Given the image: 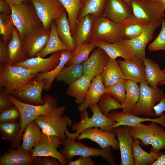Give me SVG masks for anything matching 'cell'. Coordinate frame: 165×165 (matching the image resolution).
<instances>
[{"instance_id": "cell-1", "label": "cell", "mask_w": 165, "mask_h": 165, "mask_svg": "<svg viewBox=\"0 0 165 165\" xmlns=\"http://www.w3.org/2000/svg\"><path fill=\"white\" fill-rule=\"evenodd\" d=\"M8 96L11 101L19 109L20 114V129L15 140L12 143V148H17L20 145L22 136L27 125L37 116L51 114L58 107L57 100L49 94L43 97L45 101L43 105H36L26 103L17 99L10 94Z\"/></svg>"}, {"instance_id": "cell-2", "label": "cell", "mask_w": 165, "mask_h": 165, "mask_svg": "<svg viewBox=\"0 0 165 165\" xmlns=\"http://www.w3.org/2000/svg\"><path fill=\"white\" fill-rule=\"evenodd\" d=\"M10 5L12 9V19L21 40L30 32L43 27L31 2V4L28 1L19 5Z\"/></svg>"}, {"instance_id": "cell-3", "label": "cell", "mask_w": 165, "mask_h": 165, "mask_svg": "<svg viewBox=\"0 0 165 165\" xmlns=\"http://www.w3.org/2000/svg\"><path fill=\"white\" fill-rule=\"evenodd\" d=\"M89 108L92 112V116L89 117L88 112L87 110L81 112L80 121L72 125V130L76 132L72 133L67 129H66L65 132L66 137L75 140L78 138L83 130L95 127H99L103 131L112 130L111 127L116 124V122L104 115L99 109L97 104L90 106Z\"/></svg>"}, {"instance_id": "cell-4", "label": "cell", "mask_w": 165, "mask_h": 165, "mask_svg": "<svg viewBox=\"0 0 165 165\" xmlns=\"http://www.w3.org/2000/svg\"><path fill=\"white\" fill-rule=\"evenodd\" d=\"M151 122L128 127L134 139L140 140L145 146L151 145L150 151L157 152L165 149V130L158 123Z\"/></svg>"}, {"instance_id": "cell-5", "label": "cell", "mask_w": 165, "mask_h": 165, "mask_svg": "<svg viewBox=\"0 0 165 165\" xmlns=\"http://www.w3.org/2000/svg\"><path fill=\"white\" fill-rule=\"evenodd\" d=\"M66 108L65 105L58 107L50 115L39 116L34 120L42 132L49 135L57 136L63 142L66 138L65 132L67 126L72 124V120L67 114L63 116Z\"/></svg>"}, {"instance_id": "cell-6", "label": "cell", "mask_w": 165, "mask_h": 165, "mask_svg": "<svg viewBox=\"0 0 165 165\" xmlns=\"http://www.w3.org/2000/svg\"><path fill=\"white\" fill-rule=\"evenodd\" d=\"M0 85L9 94L28 83L37 74L34 70L9 64L0 65Z\"/></svg>"}, {"instance_id": "cell-7", "label": "cell", "mask_w": 165, "mask_h": 165, "mask_svg": "<svg viewBox=\"0 0 165 165\" xmlns=\"http://www.w3.org/2000/svg\"><path fill=\"white\" fill-rule=\"evenodd\" d=\"M63 148L59 152L69 163L75 156H101L109 164L115 165L116 163L111 152V147L105 148H97L86 146L80 142L66 137L63 141Z\"/></svg>"}, {"instance_id": "cell-8", "label": "cell", "mask_w": 165, "mask_h": 165, "mask_svg": "<svg viewBox=\"0 0 165 165\" xmlns=\"http://www.w3.org/2000/svg\"><path fill=\"white\" fill-rule=\"evenodd\" d=\"M140 93L136 108L132 113L137 116L155 117L153 108L164 96L163 92L158 87H151L146 82L139 83Z\"/></svg>"}, {"instance_id": "cell-9", "label": "cell", "mask_w": 165, "mask_h": 165, "mask_svg": "<svg viewBox=\"0 0 165 165\" xmlns=\"http://www.w3.org/2000/svg\"><path fill=\"white\" fill-rule=\"evenodd\" d=\"M133 14L148 24L162 22L165 9L161 3L151 0H130Z\"/></svg>"}, {"instance_id": "cell-10", "label": "cell", "mask_w": 165, "mask_h": 165, "mask_svg": "<svg viewBox=\"0 0 165 165\" xmlns=\"http://www.w3.org/2000/svg\"><path fill=\"white\" fill-rule=\"evenodd\" d=\"M119 28L120 24L103 15L96 17L90 42L97 41L110 43L118 42L122 39Z\"/></svg>"}, {"instance_id": "cell-11", "label": "cell", "mask_w": 165, "mask_h": 165, "mask_svg": "<svg viewBox=\"0 0 165 165\" xmlns=\"http://www.w3.org/2000/svg\"><path fill=\"white\" fill-rule=\"evenodd\" d=\"M34 6L43 27L50 30L52 23L66 11L59 0H30Z\"/></svg>"}, {"instance_id": "cell-12", "label": "cell", "mask_w": 165, "mask_h": 165, "mask_svg": "<svg viewBox=\"0 0 165 165\" xmlns=\"http://www.w3.org/2000/svg\"><path fill=\"white\" fill-rule=\"evenodd\" d=\"M63 142L58 137L48 135L42 132L41 137L30 153L34 157L36 156H51L56 158L61 165L68 164L65 157L58 151Z\"/></svg>"}, {"instance_id": "cell-13", "label": "cell", "mask_w": 165, "mask_h": 165, "mask_svg": "<svg viewBox=\"0 0 165 165\" xmlns=\"http://www.w3.org/2000/svg\"><path fill=\"white\" fill-rule=\"evenodd\" d=\"M44 80H37L34 79L20 87L12 91L10 94L18 100L28 104L44 105L45 101L42 97L44 90Z\"/></svg>"}, {"instance_id": "cell-14", "label": "cell", "mask_w": 165, "mask_h": 165, "mask_svg": "<svg viewBox=\"0 0 165 165\" xmlns=\"http://www.w3.org/2000/svg\"><path fill=\"white\" fill-rule=\"evenodd\" d=\"M50 34V30L41 28L30 32L21 40L27 59L37 57L46 45Z\"/></svg>"}, {"instance_id": "cell-15", "label": "cell", "mask_w": 165, "mask_h": 165, "mask_svg": "<svg viewBox=\"0 0 165 165\" xmlns=\"http://www.w3.org/2000/svg\"><path fill=\"white\" fill-rule=\"evenodd\" d=\"M162 22L149 23L140 35L130 40L122 39L121 42L135 59H143L146 57L145 49L148 43L152 39L156 29Z\"/></svg>"}, {"instance_id": "cell-16", "label": "cell", "mask_w": 165, "mask_h": 165, "mask_svg": "<svg viewBox=\"0 0 165 165\" xmlns=\"http://www.w3.org/2000/svg\"><path fill=\"white\" fill-rule=\"evenodd\" d=\"M118 140L121 156V165H134L132 156L134 138L127 126L121 125L112 128Z\"/></svg>"}, {"instance_id": "cell-17", "label": "cell", "mask_w": 165, "mask_h": 165, "mask_svg": "<svg viewBox=\"0 0 165 165\" xmlns=\"http://www.w3.org/2000/svg\"><path fill=\"white\" fill-rule=\"evenodd\" d=\"M112 130L103 131L99 127H95L83 130L78 138L80 141L84 139H89L97 143L104 149L111 146L115 150L119 148L117 138Z\"/></svg>"}, {"instance_id": "cell-18", "label": "cell", "mask_w": 165, "mask_h": 165, "mask_svg": "<svg viewBox=\"0 0 165 165\" xmlns=\"http://www.w3.org/2000/svg\"><path fill=\"white\" fill-rule=\"evenodd\" d=\"M61 56V51L53 53L47 58L36 57L15 63L13 65L22 67L34 70L37 74L50 72L58 64Z\"/></svg>"}, {"instance_id": "cell-19", "label": "cell", "mask_w": 165, "mask_h": 165, "mask_svg": "<svg viewBox=\"0 0 165 165\" xmlns=\"http://www.w3.org/2000/svg\"><path fill=\"white\" fill-rule=\"evenodd\" d=\"M133 14L131 6L125 0H106L102 15L120 24Z\"/></svg>"}, {"instance_id": "cell-20", "label": "cell", "mask_w": 165, "mask_h": 165, "mask_svg": "<svg viewBox=\"0 0 165 165\" xmlns=\"http://www.w3.org/2000/svg\"><path fill=\"white\" fill-rule=\"evenodd\" d=\"M109 56L102 49L96 47L93 50L88 59L82 64L83 75L93 79L101 75L107 62Z\"/></svg>"}, {"instance_id": "cell-21", "label": "cell", "mask_w": 165, "mask_h": 165, "mask_svg": "<svg viewBox=\"0 0 165 165\" xmlns=\"http://www.w3.org/2000/svg\"><path fill=\"white\" fill-rule=\"evenodd\" d=\"M108 117L116 122V124L111 127V128L121 125L134 126L146 121L156 123L165 128V113L161 116L155 118H143L132 113L112 110L110 112Z\"/></svg>"}, {"instance_id": "cell-22", "label": "cell", "mask_w": 165, "mask_h": 165, "mask_svg": "<svg viewBox=\"0 0 165 165\" xmlns=\"http://www.w3.org/2000/svg\"><path fill=\"white\" fill-rule=\"evenodd\" d=\"M117 61L125 79L139 83L146 82L145 66L143 59Z\"/></svg>"}, {"instance_id": "cell-23", "label": "cell", "mask_w": 165, "mask_h": 165, "mask_svg": "<svg viewBox=\"0 0 165 165\" xmlns=\"http://www.w3.org/2000/svg\"><path fill=\"white\" fill-rule=\"evenodd\" d=\"M148 23L141 20L133 14L128 17L120 24V34L122 39L130 40L141 34Z\"/></svg>"}, {"instance_id": "cell-24", "label": "cell", "mask_w": 165, "mask_h": 165, "mask_svg": "<svg viewBox=\"0 0 165 165\" xmlns=\"http://www.w3.org/2000/svg\"><path fill=\"white\" fill-rule=\"evenodd\" d=\"M95 17L93 14H88L77 22L72 35L75 46L90 42L93 23Z\"/></svg>"}, {"instance_id": "cell-25", "label": "cell", "mask_w": 165, "mask_h": 165, "mask_svg": "<svg viewBox=\"0 0 165 165\" xmlns=\"http://www.w3.org/2000/svg\"><path fill=\"white\" fill-rule=\"evenodd\" d=\"M106 88L101 75L95 76L91 81L84 101L78 107L79 112L86 110L90 106L97 104L102 96L105 94Z\"/></svg>"}, {"instance_id": "cell-26", "label": "cell", "mask_w": 165, "mask_h": 165, "mask_svg": "<svg viewBox=\"0 0 165 165\" xmlns=\"http://www.w3.org/2000/svg\"><path fill=\"white\" fill-rule=\"evenodd\" d=\"M73 56V52L72 51H61L60 62L58 65L50 72L37 74L34 79L37 80H44L45 84L44 90L49 91L54 80Z\"/></svg>"}, {"instance_id": "cell-27", "label": "cell", "mask_w": 165, "mask_h": 165, "mask_svg": "<svg viewBox=\"0 0 165 165\" xmlns=\"http://www.w3.org/2000/svg\"><path fill=\"white\" fill-rule=\"evenodd\" d=\"M92 78L83 75L79 78L68 85L66 94L74 98L75 103L80 104L84 101Z\"/></svg>"}, {"instance_id": "cell-28", "label": "cell", "mask_w": 165, "mask_h": 165, "mask_svg": "<svg viewBox=\"0 0 165 165\" xmlns=\"http://www.w3.org/2000/svg\"><path fill=\"white\" fill-rule=\"evenodd\" d=\"M17 149H9L0 158V165H31L34 158L32 154L23 150L20 145Z\"/></svg>"}, {"instance_id": "cell-29", "label": "cell", "mask_w": 165, "mask_h": 165, "mask_svg": "<svg viewBox=\"0 0 165 165\" xmlns=\"http://www.w3.org/2000/svg\"><path fill=\"white\" fill-rule=\"evenodd\" d=\"M101 75L106 88L114 84L121 78L125 79L117 61L109 57Z\"/></svg>"}, {"instance_id": "cell-30", "label": "cell", "mask_w": 165, "mask_h": 165, "mask_svg": "<svg viewBox=\"0 0 165 165\" xmlns=\"http://www.w3.org/2000/svg\"><path fill=\"white\" fill-rule=\"evenodd\" d=\"M41 128L34 120L29 123L26 126L22 139L21 148L29 153L40 139L42 133Z\"/></svg>"}, {"instance_id": "cell-31", "label": "cell", "mask_w": 165, "mask_h": 165, "mask_svg": "<svg viewBox=\"0 0 165 165\" xmlns=\"http://www.w3.org/2000/svg\"><path fill=\"white\" fill-rule=\"evenodd\" d=\"M9 54V64L24 61L27 59L24 53L19 33L15 26L11 40L8 44Z\"/></svg>"}, {"instance_id": "cell-32", "label": "cell", "mask_w": 165, "mask_h": 165, "mask_svg": "<svg viewBox=\"0 0 165 165\" xmlns=\"http://www.w3.org/2000/svg\"><path fill=\"white\" fill-rule=\"evenodd\" d=\"M50 30V38L46 45L37 54V57L44 58L47 55L54 52L64 50H71L59 37L54 21L51 24Z\"/></svg>"}, {"instance_id": "cell-33", "label": "cell", "mask_w": 165, "mask_h": 165, "mask_svg": "<svg viewBox=\"0 0 165 165\" xmlns=\"http://www.w3.org/2000/svg\"><path fill=\"white\" fill-rule=\"evenodd\" d=\"M145 66L147 83L151 87L156 88L160 82L164 80L165 74L159 64L146 56L143 59Z\"/></svg>"}, {"instance_id": "cell-34", "label": "cell", "mask_w": 165, "mask_h": 165, "mask_svg": "<svg viewBox=\"0 0 165 165\" xmlns=\"http://www.w3.org/2000/svg\"><path fill=\"white\" fill-rule=\"evenodd\" d=\"M97 47L102 49L111 58L116 59L120 57L124 60L135 59L120 40L112 43L101 41H96Z\"/></svg>"}, {"instance_id": "cell-35", "label": "cell", "mask_w": 165, "mask_h": 165, "mask_svg": "<svg viewBox=\"0 0 165 165\" xmlns=\"http://www.w3.org/2000/svg\"><path fill=\"white\" fill-rule=\"evenodd\" d=\"M54 21L59 37L71 50L73 51L76 46L71 33L67 11H66L61 16Z\"/></svg>"}, {"instance_id": "cell-36", "label": "cell", "mask_w": 165, "mask_h": 165, "mask_svg": "<svg viewBox=\"0 0 165 165\" xmlns=\"http://www.w3.org/2000/svg\"><path fill=\"white\" fill-rule=\"evenodd\" d=\"M140 87L137 82L130 80L126 81V96L122 104V112L132 113L134 111L139 99Z\"/></svg>"}, {"instance_id": "cell-37", "label": "cell", "mask_w": 165, "mask_h": 165, "mask_svg": "<svg viewBox=\"0 0 165 165\" xmlns=\"http://www.w3.org/2000/svg\"><path fill=\"white\" fill-rule=\"evenodd\" d=\"M64 7L68 14L71 33L73 35L77 21L79 13L85 0H59Z\"/></svg>"}, {"instance_id": "cell-38", "label": "cell", "mask_w": 165, "mask_h": 165, "mask_svg": "<svg viewBox=\"0 0 165 165\" xmlns=\"http://www.w3.org/2000/svg\"><path fill=\"white\" fill-rule=\"evenodd\" d=\"M83 75L82 64H71L65 67L56 77L57 81L69 85Z\"/></svg>"}, {"instance_id": "cell-39", "label": "cell", "mask_w": 165, "mask_h": 165, "mask_svg": "<svg viewBox=\"0 0 165 165\" xmlns=\"http://www.w3.org/2000/svg\"><path fill=\"white\" fill-rule=\"evenodd\" d=\"M96 44V41H94L76 46L73 51L72 58L68 62L65 67L71 64H82L88 59L92 51L97 47Z\"/></svg>"}, {"instance_id": "cell-40", "label": "cell", "mask_w": 165, "mask_h": 165, "mask_svg": "<svg viewBox=\"0 0 165 165\" xmlns=\"http://www.w3.org/2000/svg\"><path fill=\"white\" fill-rule=\"evenodd\" d=\"M106 0H85L84 5L79 13L77 21L88 14H93L96 17L102 15Z\"/></svg>"}, {"instance_id": "cell-41", "label": "cell", "mask_w": 165, "mask_h": 165, "mask_svg": "<svg viewBox=\"0 0 165 165\" xmlns=\"http://www.w3.org/2000/svg\"><path fill=\"white\" fill-rule=\"evenodd\" d=\"M20 127V122L17 121L1 123L0 133L2 138L12 143L17 137Z\"/></svg>"}, {"instance_id": "cell-42", "label": "cell", "mask_w": 165, "mask_h": 165, "mask_svg": "<svg viewBox=\"0 0 165 165\" xmlns=\"http://www.w3.org/2000/svg\"><path fill=\"white\" fill-rule=\"evenodd\" d=\"M98 102V106L101 112L107 117L111 111L123 108L122 104L107 93L102 96Z\"/></svg>"}, {"instance_id": "cell-43", "label": "cell", "mask_w": 165, "mask_h": 165, "mask_svg": "<svg viewBox=\"0 0 165 165\" xmlns=\"http://www.w3.org/2000/svg\"><path fill=\"white\" fill-rule=\"evenodd\" d=\"M14 27L11 15L0 13V34L5 43L11 40Z\"/></svg>"}, {"instance_id": "cell-44", "label": "cell", "mask_w": 165, "mask_h": 165, "mask_svg": "<svg viewBox=\"0 0 165 165\" xmlns=\"http://www.w3.org/2000/svg\"><path fill=\"white\" fill-rule=\"evenodd\" d=\"M126 79L121 78L117 82L106 88L108 94L122 104L126 96Z\"/></svg>"}, {"instance_id": "cell-45", "label": "cell", "mask_w": 165, "mask_h": 165, "mask_svg": "<svg viewBox=\"0 0 165 165\" xmlns=\"http://www.w3.org/2000/svg\"><path fill=\"white\" fill-rule=\"evenodd\" d=\"M160 31L154 40L148 46V50L151 51L159 50L165 51V20L163 18Z\"/></svg>"}, {"instance_id": "cell-46", "label": "cell", "mask_w": 165, "mask_h": 165, "mask_svg": "<svg viewBox=\"0 0 165 165\" xmlns=\"http://www.w3.org/2000/svg\"><path fill=\"white\" fill-rule=\"evenodd\" d=\"M0 123L16 121L20 118V111L15 105L0 111Z\"/></svg>"}, {"instance_id": "cell-47", "label": "cell", "mask_w": 165, "mask_h": 165, "mask_svg": "<svg viewBox=\"0 0 165 165\" xmlns=\"http://www.w3.org/2000/svg\"><path fill=\"white\" fill-rule=\"evenodd\" d=\"M141 141L138 139H134L132 148V156L135 165H138L141 158L147 152L143 150L140 145Z\"/></svg>"}, {"instance_id": "cell-48", "label": "cell", "mask_w": 165, "mask_h": 165, "mask_svg": "<svg viewBox=\"0 0 165 165\" xmlns=\"http://www.w3.org/2000/svg\"><path fill=\"white\" fill-rule=\"evenodd\" d=\"M32 165H60L57 159L51 156H36L32 161Z\"/></svg>"}, {"instance_id": "cell-49", "label": "cell", "mask_w": 165, "mask_h": 165, "mask_svg": "<svg viewBox=\"0 0 165 165\" xmlns=\"http://www.w3.org/2000/svg\"><path fill=\"white\" fill-rule=\"evenodd\" d=\"M162 153L161 151L157 152H154L151 151L149 153L147 152L141 158L138 165H152Z\"/></svg>"}, {"instance_id": "cell-50", "label": "cell", "mask_w": 165, "mask_h": 165, "mask_svg": "<svg viewBox=\"0 0 165 165\" xmlns=\"http://www.w3.org/2000/svg\"><path fill=\"white\" fill-rule=\"evenodd\" d=\"M9 61L8 45L2 38L0 40V65L9 64Z\"/></svg>"}, {"instance_id": "cell-51", "label": "cell", "mask_w": 165, "mask_h": 165, "mask_svg": "<svg viewBox=\"0 0 165 165\" xmlns=\"http://www.w3.org/2000/svg\"><path fill=\"white\" fill-rule=\"evenodd\" d=\"M8 94L2 87L0 91V112L14 105L9 99Z\"/></svg>"}, {"instance_id": "cell-52", "label": "cell", "mask_w": 165, "mask_h": 165, "mask_svg": "<svg viewBox=\"0 0 165 165\" xmlns=\"http://www.w3.org/2000/svg\"><path fill=\"white\" fill-rule=\"evenodd\" d=\"M74 161H71L68 163L69 165H94V161L91 156H80Z\"/></svg>"}, {"instance_id": "cell-53", "label": "cell", "mask_w": 165, "mask_h": 165, "mask_svg": "<svg viewBox=\"0 0 165 165\" xmlns=\"http://www.w3.org/2000/svg\"><path fill=\"white\" fill-rule=\"evenodd\" d=\"M154 111L155 117H159L163 114V112L165 111V97L164 95L163 96L160 101L157 105H156L153 108Z\"/></svg>"}, {"instance_id": "cell-54", "label": "cell", "mask_w": 165, "mask_h": 165, "mask_svg": "<svg viewBox=\"0 0 165 165\" xmlns=\"http://www.w3.org/2000/svg\"><path fill=\"white\" fill-rule=\"evenodd\" d=\"M0 13L11 15L12 9L9 3L4 0H0Z\"/></svg>"}, {"instance_id": "cell-55", "label": "cell", "mask_w": 165, "mask_h": 165, "mask_svg": "<svg viewBox=\"0 0 165 165\" xmlns=\"http://www.w3.org/2000/svg\"><path fill=\"white\" fill-rule=\"evenodd\" d=\"M151 165H165V153H162Z\"/></svg>"}, {"instance_id": "cell-56", "label": "cell", "mask_w": 165, "mask_h": 165, "mask_svg": "<svg viewBox=\"0 0 165 165\" xmlns=\"http://www.w3.org/2000/svg\"><path fill=\"white\" fill-rule=\"evenodd\" d=\"M10 5H19L28 1V0H4Z\"/></svg>"}, {"instance_id": "cell-57", "label": "cell", "mask_w": 165, "mask_h": 165, "mask_svg": "<svg viewBox=\"0 0 165 165\" xmlns=\"http://www.w3.org/2000/svg\"><path fill=\"white\" fill-rule=\"evenodd\" d=\"M155 1L162 4L165 9V0H155Z\"/></svg>"}, {"instance_id": "cell-58", "label": "cell", "mask_w": 165, "mask_h": 165, "mask_svg": "<svg viewBox=\"0 0 165 165\" xmlns=\"http://www.w3.org/2000/svg\"><path fill=\"white\" fill-rule=\"evenodd\" d=\"M162 70L165 74V68H164ZM165 85V78H164V80L160 82L159 84V85Z\"/></svg>"}, {"instance_id": "cell-59", "label": "cell", "mask_w": 165, "mask_h": 165, "mask_svg": "<svg viewBox=\"0 0 165 165\" xmlns=\"http://www.w3.org/2000/svg\"><path fill=\"white\" fill-rule=\"evenodd\" d=\"M129 5H131L130 0H125Z\"/></svg>"}, {"instance_id": "cell-60", "label": "cell", "mask_w": 165, "mask_h": 165, "mask_svg": "<svg viewBox=\"0 0 165 165\" xmlns=\"http://www.w3.org/2000/svg\"><path fill=\"white\" fill-rule=\"evenodd\" d=\"M151 0L155 1V0Z\"/></svg>"}]
</instances>
